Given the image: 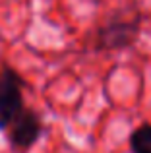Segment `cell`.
I'll list each match as a JSON object with an SVG mask.
<instances>
[{
  "label": "cell",
  "instance_id": "cell-1",
  "mask_svg": "<svg viewBox=\"0 0 151 153\" xmlns=\"http://www.w3.org/2000/svg\"><path fill=\"white\" fill-rule=\"evenodd\" d=\"M141 18L136 12L116 10L105 18V22L95 29L93 51H120L136 43L140 35Z\"/></svg>",
  "mask_w": 151,
  "mask_h": 153
},
{
  "label": "cell",
  "instance_id": "cell-2",
  "mask_svg": "<svg viewBox=\"0 0 151 153\" xmlns=\"http://www.w3.org/2000/svg\"><path fill=\"white\" fill-rule=\"evenodd\" d=\"M23 87L25 82L14 68H0V130L6 132L10 124L19 116V112L25 108Z\"/></svg>",
  "mask_w": 151,
  "mask_h": 153
},
{
  "label": "cell",
  "instance_id": "cell-3",
  "mask_svg": "<svg viewBox=\"0 0 151 153\" xmlns=\"http://www.w3.org/2000/svg\"><path fill=\"white\" fill-rule=\"evenodd\" d=\"M8 142L12 149L16 151H25L37 143V140L43 134V120L33 108H23L19 116L10 124L6 130Z\"/></svg>",
  "mask_w": 151,
  "mask_h": 153
},
{
  "label": "cell",
  "instance_id": "cell-4",
  "mask_svg": "<svg viewBox=\"0 0 151 153\" xmlns=\"http://www.w3.org/2000/svg\"><path fill=\"white\" fill-rule=\"evenodd\" d=\"M130 149L132 153H151V122L138 126L130 134Z\"/></svg>",
  "mask_w": 151,
  "mask_h": 153
}]
</instances>
